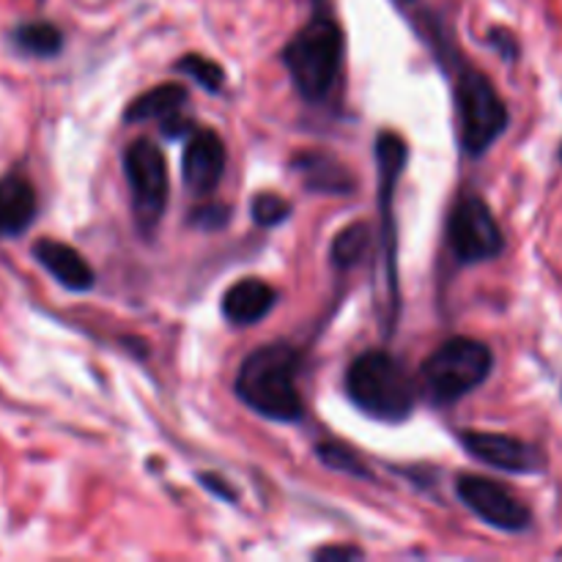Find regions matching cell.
Masks as SVG:
<instances>
[{
  "instance_id": "1",
  "label": "cell",
  "mask_w": 562,
  "mask_h": 562,
  "mask_svg": "<svg viewBox=\"0 0 562 562\" xmlns=\"http://www.w3.org/2000/svg\"><path fill=\"white\" fill-rule=\"evenodd\" d=\"M296 376H300V355L291 346H261L241 362L236 395L267 420L296 423L305 412L296 390Z\"/></svg>"
},
{
  "instance_id": "2",
  "label": "cell",
  "mask_w": 562,
  "mask_h": 562,
  "mask_svg": "<svg viewBox=\"0 0 562 562\" xmlns=\"http://www.w3.org/2000/svg\"><path fill=\"white\" fill-rule=\"evenodd\" d=\"M283 64L300 97L324 102L344 69V31L327 14H316L283 49Z\"/></svg>"
},
{
  "instance_id": "3",
  "label": "cell",
  "mask_w": 562,
  "mask_h": 562,
  "mask_svg": "<svg viewBox=\"0 0 562 562\" xmlns=\"http://www.w3.org/2000/svg\"><path fill=\"white\" fill-rule=\"evenodd\" d=\"M351 404L382 423H401L415 409V382L387 351H366L346 373Z\"/></svg>"
},
{
  "instance_id": "4",
  "label": "cell",
  "mask_w": 562,
  "mask_h": 562,
  "mask_svg": "<svg viewBox=\"0 0 562 562\" xmlns=\"http://www.w3.org/2000/svg\"><path fill=\"white\" fill-rule=\"evenodd\" d=\"M494 371V351L475 338L445 340L423 362V390L434 406H450L475 393Z\"/></svg>"
},
{
  "instance_id": "5",
  "label": "cell",
  "mask_w": 562,
  "mask_h": 562,
  "mask_svg": "<svg viewBox=\"0 0 562 562\" xmlns=\"http://www.w3.org/2000/svg\"><path fill=\"white\" fill-rule=\"evenodd\" d=\"M456 108H459L461 146L472 157L486 154L494 140L508 130V108L483 71H461L456 82Z\"/></svg>"
},
{
  "instance_id": "6",
  "label": "cell",
  "mask_w": 562,
  "mask_h": 562,
  "mask_svg": "<svg viewBox=\"0 0 562 562\" xmlns=\"http://www.w3.org/2000/svg\"><path fill=\"white\" fill-rule=\"evenodd\" d=\"M126 181L132 187V209L140 231H154L168 206V162L157 143L135 140L124 154Z\"/></svg>"
},
{
  "instance_id": "7",
  "label": "cell",
  "mask_w": 562,
  "mask_h": 562,
  "mask_svg": "<svg viewBox=\"0 0 562 562\" xmlns=\"http://www.w3.org/2000/svg\"><path fill=\"white\" fill-rule=\"evenodd\" d=\"M448 239L459 263L492 261L505 250V236L497 217L481 195L459 198L450 214Z\"/></svg>"
},
{
  "instance_id": "8",
  "label": "cell",
  "mask_w": 562,
  "mask_h": 562,
  "mask_svg": "<svg viewBox=\"0 0 562 562\" xmlns=\"http://www.w3.org/2000/svg\"><path fill=\"white\" fill-rule=\"evenodd\" d=\"M461 503L483 521L499 532H527L532 527V514L510 488L492 477L464 475L456 483Z\"/></svg>"
},
{
  "instance_id": "9",
  "label": "cell",
  "mask_w": 562,
  "mask_h": 562,
  "mask_svg": "<svg viewBox=\"0 0 562 562\" xmlns=\"http://www.w3.org/2000/svg\"><path fill=\"white\" fill-rule=\"evenodd\" d=\"M461 445L481 464L499 472H510V475H536L547 467V456L538 445L510 437V434L464 431L461 434Z\"/></svg>"
},
{
  "instance_id": "10",
  "label": "cell",
  "mask_w": 562,
  "mask_h": 562,
  "mask_svg": "<svg viewBox=\"0 0 562 562\" xmlns=\"http://www.w3.org/2000/svg\"><path fill=\"white\" fill-rule=\"evenodd\" d=\"M225 146L223 137L212 130H192L181 154V176L192 195L203 198L217 190L225 173Z\"/></svg>"
},
{
  "instance_id": "11",
  "label": "cell",
  "mask_w": 562,
  "mask_h": 562,
  "mask_svg": "<svg viewBox=\"0 0 562 562\" xmlns=\"http://www.w3.org/2000/svg\"><path fill=\"white\" fill-rule=\"evenodd\" d=\"M36 261L69 291H88L93 285V269L71 245L58 239H38L33 247Z\"/></svg>"
},
{
  "instance_id": "12",
  "label": "cell",
  "mask_w": 562,
  "mask_h": 562,
  "mask_svg": "<svg viewBox=\"0 0 562 562\" xmlns=\"http://www.w3.org/2000/svg\"><path fill=\"white\" fill-rule=\"evenodd\" d=\"M274 305H278V291L272 285L258 278H245L225 291L223 316L231 324L250 327V324H258L263 316H269Z\"/></svg>"
},
{
  "instance_id": "13",
  "label": "cell",
  "mask_w": 562,
  "mask_h": 562,
  "mask_svg": "<svg viewBox=\"0 0 562 562\" xmlns=\"http://www.w3.org/2000/svg\"><path fill=\"white\" fill-rule=\"evenodd\" d=\"M36 190L20 173L0 179V236H20L36 220Z\"/></svg>"
},
{
  "instance_id": "14",
  "label": "cell",
  "mask_w": 562,
  "mask_h": 562,
  "mask_svg": "<svg viewBox=\"0 0 562 562\" xmlns=\"http://www.w3.org/2000/svg\"><path fill=\"white\" fill-rule=\"evenodd\" d=\"M187 102V88L179 82H165V86L151 88L148 93L137 97L124 113V121L137 124V121H151V119H168L176 115Z\"/></svg>"
},
{
  "instance_id": "15",
  "label": "cell",
  "mask_w": 562,
  "mask_h": 562,
  "mask_svg": "<svg viewBox=\"0 0 562 562\" xmlns=\"http://www.w3.org/2000/svg\"><path fill=\"white\" fill-rule=\"evenodd\" d=\"M294 165L305 176L307 187L316 192H351L355 187L349 170L327 154H302L294 159Z\"/></svg>"
},
{
  "instance_id": "16",
  "label": "cell",
  "mask_w": 562,
  "mask_h": 562,
  "mask_svg": "<svg viewBox=\"0 0 562 562\" xmlns=\"http://www.w3.org/2000/svg\"><path fill=\"white\" fill-rule=\"evenodd\" d=\"M14 42L22 53L36 58H53L64 47V36L53 22H25L14 31Z\"/></svg>"
},
{
  "instance_id": "17",
  "label": "cell",
  "mask_w": 562,
  "mask_h": 562,
  "mask_svg": "<svg viewBox=\"0 0 562 562\" xmlns=\"http://www.w3.org/2000/svg\"><path fill=\"white\" fill-rule=\"evenodd\" d=\"M368 245H371V234H368L366 223H355L349 228L340 231L333 241V263L340 269H349L366 258Z\"/></svg>"
},
{
  "instance_id": "18",
  "label": "cell",
  "mask_w": 562,
  "mask_h": 562,
  "mask_svg": "<svg viewBox=\"0 0 562 562\" xmlns=\"http://www.w3.org/2000/svg\"><path fill=\"white\" fill-rule=\"evenodd\" d=\"M176 71L192 77L198 86H203L206 91H220L225 86V71L217 60H209L203 55H184V58L176 64Z\"/></svg>"
},
{
  "instance_id": "19",
  "label": "cell",
  "mask_w": 562,
  "mask_h": 562,
  "mask_svg": "<svg viewBox=\"0 0 562 562\" xmlns=\"http://www.w3.org/2000/svg\"><path fill=\"white\" fill-rule=\"evenodd\" d=\"M318 459L335 472H346V475H355V477H371V470L360 461V456L355 453L351 448L338 442H327V445H318L316 448Z\"/></svg>"
},
{
  "instance_id": "20",
  "label": "cell",
  "mask_w": 562,
  "mask_h": 562,
  "mask_svg": "<svg viewBox=\"0 0 562 562\" xmlns=\"http://www.w3.org/2000/svg\"><path fill=\"white\" fill-rule=\"evenodd\" d=\"M252 220L263 228H274V225L285 223L291 214V203L285 201L278 192H261V195L252 198Z\"/></svg>"
},
{
  "instance_id": "21",
  "label": "cell",
  "mask_w": 562,
  "mask_h": 562,
  "mask_svg": "<svg viewBox=\"0 0 562 562\" xmlns=\"http://www.w3.org/2000/svg\"><path fill=\"white\" fill-rule=\"evenodd\" d=\"M231 212L225 203H206V206H198L192 212L190 223L201 231H220L223 225H228Z\"/></svg>"
},
{
  "instance_id": "22",
  "label": "cell",
  "mask_w": 562,
  "mask_h": 562,
  "mask_svg": "<svg viewBox=\"0 0 562 562\" xmlns=\"http://www.w3.org/2000/svg\"><path fill=\"white\" fill-rule=\"evenodd\" d=\"M362 552L355 547H327L318 549L316 560H360Z\"/></svg>"
},
{
  "instance_id": "23",
  "label": "cell",
  "mask_w": 562,
  "mask_h": 562,
  "mask_svg": "<svg viewBox=\"0 0 562 562\" xmlns=\"http://www.w3.org/2000/svg\"><path fill=\"white\" fill-rule=\"evenodd\" d=\"M201 483H203V486L209 488V492H212V494H217L220 499H228V503H234V499H236L234 488H231V486H225V483L220 481L217 475L212 477V475H209V472H206V475H201Z\"/></svg>"
},
{
  "instance_id": "24",
  "label": "cell",
  "mask_w": 562,
  "mask_h": 562,
  "mask_svg": "<svg viewBox=\"0 0 562 562\" xmlns=\"http://www.w3.org/2000/svg\"><path fill=\"white\" fill-rule=\"evenodd\" d=\"M560 162H562V146H560Z\"/></svg>"
}]
</instances>
